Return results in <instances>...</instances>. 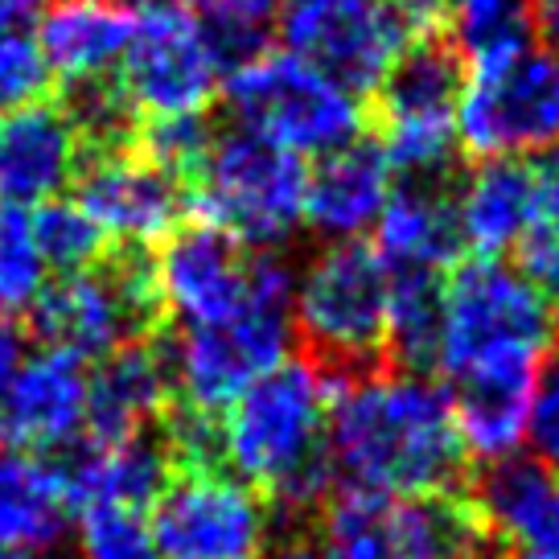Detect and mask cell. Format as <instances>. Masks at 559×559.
I'll return each instance as SVG.
<instances>
[{
	"label": "cell",
	"mask_w": 559,
	"mask_h": 559,
	"mask_svg": "<svg viewBox=\"0 0 559 559\" xmlns=\"http://www.w3.org/2000/svg\"><path fill=\"white\" fill-rule=\"evenodd\" d=\"M337 489L383 498L461 493L469 481V453L461 444L449 391L428 374L374 370L337 386L325 424Z\"/></svg>",
	"instance_id": "1"
},
{
	"label": "cell",
	"mask_w": 559,
	"mask_h": 559,
	"mask_svg": "<svg viewBox=\"0 0 559 559\" xmlns=\"http://www.w3.org/2000/svg\"><path fill=\"white\" fill-rule=\"evenodd\" d=\"M333 391L309 358H293L251 383L218 419L223 469L272 502L284 523L321 514L337 489L325 424Z\"/></svg>",
	"instance_id": "2"
},
{
	"label": "cell",
	"mask_w": 559,
	"mask_h": 559,
	"mask_svg": "<svg viewBox=\"0 0 559 559\" xmlns=\"http://www.w3.org/2000/svg\"><path fill=\"white\" fill-rule=\"evenodd\" d=\"M386 288L391 272L362 239L317 251L297 280L293 337L330 391L386 370Z\"/></svg>",
	"instance_id": "3"
},
{
	"label": "cell",
	"mask_w": 559,
	"mask_h": 559,
	"mask_svg": "<svg viewBox=\"0 0 559 559\" xmlns=\"http://www.w3.org/2000/svg\"><path fill=\"white\" fill-rule=\"evenodd\" d=\"M169 325L157 293L153 251L111 243L99 263L58 276L37 293L29 330L53 349H70L83 362L111 349L148 342Z\"/></svg>",
	"instance_id": "4"
},
{
	"label": "cell",
	"mask_w": 559,
	"mask_h": 559,
	"mask_svg": "<svg viewBox=\"0 0 559 559\" xmlns=\"http://www.w3.org/2000/svg\"><path fill=\"white\" fill-rule=\"evenodd\" d=\"M317 523L321 559H486L493 543L465 489L419 498L333 489Z\"/></svg>",
	"instance_id": "5"
},
{
	"label": "cell",
	"mask_w": 559,
	"mask_h": 559,
	"mask_svg": "<svg viewBox=\"0 0 559 559\" xmlns=\"http://www.w3.org/2000/svg\"><path fill=\"white\" fill-rule=\"evenodd\" d=\"M227 111L239 132L297 157H325L362 136V99L342 91L297 53H260L227 74Z\"/></svg>",
	"instance_id": "6"
},
{
	"label": "cell",
	"mask_w": 559,
	"mask_h": 559,
	"mask_svg": "<svg viewBox=\"0 0 559 559\" xmlns=\"http://www.w3.org/2000/svg\"><path fill=\"white\" fill-rule=\"evenodd\" d=\"M305 157L247 132H230L210 144L202 174L190 190V218L227 230L230 239L255 251H272L293 239L305 218Z\"/></svg>",
	"instance_id": "7"
},
{
	"label": "cell",
	"mask_w": 559,
	"mask_h": 559,
	"mask_svg": "<svg viewBox=\"0 0 559 559\" xmlns=\"http://www.w3.org/2000/svg\"><path fill=\"white\" fill-rule=\"evenodd\" d=\"M556 337V317L531 280L502 255H477L444 280L440 370L481 367L493 358H539Z\"/></svg>",
	"instance_id": "8"
},
{
	"label": "cell",
	"mask_w": 559,
	"mask_h": 559,
	"mask_svg": "<svg viewBox=\"0 0 559 559\" xmlns=\"http://www.w3.org/2000/svg\"><path fill=\"white\" fill-rule=\"evenodd\" d=\"M456 140L481 160L556 148L559 53L526 46L502 62L469 67L456 104Z\"/></svg>",
	"instance_id": "9"
},
{
	"label": "cell",
	"mask_w": 559,
	"mask_h": 559,
	"mask_svg": "<svg viewBox=\"0 0 559 559\" xmlns=\"http://www.w3.org/2000/svg\"><path fill=\"white\" fill-rule=\"evenodd\" d=\"M280 37L288 53L370 99L416 34L386 0H280Z\"/></svg>",
	"instance_id": "10"
},
{
	"label": "cell",
	"mask_w": 559,
	"mask_h": 559,
	"mask_svg": "<svg viewBox=\"0 0 559 559\" xmlns=\"http://www.w3.org/2000/svg\"><path fill=\"white\" fill-rule=\"evenodd\" d=\"M288 346H293V309H272L251 300L218 325L186 330L174 337L177 403L202 416H223L247 386L260 383L267 370L284 362Z\"/></svg>",
	"instance_id": "11"
},
{
	"label": "cell",
	"mask_w": 559,
	"mask_h": 559,
	"mask_svg": "<svg viewBox=\"0 0 559 559\" xmlns=\"http://www.w3.org/2000/svg\"><path fill=\"white\" fill-rule=\"evenodd\" d=\"M148 510L157 559H255L267 539V502L227 469H177Z\"/></svg>",
	"instance_id": "12"
},
{
	"label": "cell",
	"mask_w": 559,
	"mask_h": 559,
	"mask_svg": "<svg viewBox=\"0 0 559 559\" xmlns=\"http://www.w3.org/2000/svg\"><path fill=\"white\" fill-rule=\"evenodd\" d=\"M218 62L193 13L160 4L132 21V37L120 53L116 83L136 116H193L218 91Z\"/></svg>",
	"instance_id": "13"
},
{
	"label": "cell",
	"mask_w": 559,
	"mask_h": 559,
	"mask_svg": "<svg viewBox=\"0 0 559 559\" xmlns=\"http://www.w3.org/2000/svg\"><path fill=\"white\" fill-rule=\"evenodd\" d=\"M79 206L111 243L157 247L190 223V190L136 148L95 153L79 165Z\"/></svg>",
	"instance_id": "14"
},
{
	"label": "cell",
	"mask_w": 559,
	"mask_h": 559,
	"mask_svg": "<svg viewBox=\"0 0 559 559\" xmlns=\"http://www.w3.org/2000/svg\"><path fill=\"white\" fill-rule=\"evenodd\" d=\"M153 267L169 325H218L247 305L243 243L210 223H181L153 255Z\"/></svg>",
	"instance_id": "15"
},
{
	"label": "cell",
	"mask_w": 559,
	"mask_h": 559,
	"mask_svg": "<svg viewBox=\"0 0 559 559\" xmlns=\"http://www.w3.org/2000/svg\"><path fill=\"white\" fill-rule=\"evenodd\" d=\"M174 403V333L160 330L148 342H132L99 358V367L87 374L83 428L91 444H116L132 432L160 424Z\"/></svg>",
	"instance_id": "16"
},
{
	"label": "cell",
	"mask_w": 559,
	"mask_h": 559,
	"mask_svg": "<svg viewBox=\"0 0 559 559\" xmlns=\"http://www.w3.org/2000/svg\"><path fill=\"white\" fill-rule=\"evenodd\" d=\"M87 412V367L70 349L46 346L21 362L17 379L0 395V444L50 453L79 437Z\"/></svg>",
	"instance_id": "17"
},
{
	"label": "cell",
	"mask_w": 559,
	"mask_h": 559,
	"mask_svg": "<svg viewBox=\"0 0 559 559\" xmlns=\"http://www.w3.org/2000/svg\"><path fill=\"white\" fill-rule=\"evenodd\" d=\"M83 140L58 104L17 107L0 120V202L34 206L53 202L79 177Z\"/></svg>",
	"instance_id": "18"
},
{
	"label": "cell",
	"mask_w": 559,
	"mask_h": 559,
	"mask_svg": "<svg viewBox=\"0 0 559 559\" xmlns=\"http://www.w3.org/2000/svg\"><path fill=\"white\" fill-rule=\"evenodd\" d=\"M539 358H493L481 367L449 374L453 419L469 456L502 461L526 437V407Z\"/></svg>",
	"instance_id": "19"
},
{
	"label": "cell",
	"mask_w": 559,
	"mask_h": 559,
	"mask_svg": "<svg viewBox=\"0 0 559 559\" xmlns=\"http://www.w3.org/2000/svg\"><path fill=\"white\" fill-rule=\"evenodd\" d=\"M391 198V165L379 140H349L346 148H333L321 157L317 174H309L305 190V223L330 239L346 243L379 223Z\"/></svg>",
	"instance_id": "20"
},
{
	"label": "cell",
	"mask_w": 559,
	"mask_h": 559,
	"mask_svg": "<svg viewBox=\"0 0 559 559\" xmlns=\"http://www.w3.org/2000/svg\"><path fill=\"white\" fill-rule=\"evenodd\" d=\"M456 177H437V181H403L391 190L383 214H379V260L386 272L403 267H424L440 272L456 263L465 251L461 239V218H456Z\"/></svg>",
	"instance_id": "21"
},
{
	"label": "cell",
	"mask_w": 559,
	"mask_h": 559,
	"mask_svg": "<svg viewBox=\"0 0 559 559\" xmlns=\"http://www.w3.org/2000/svg\"><path fill=\"white\" fill-rule=\"evenodd\" d=\"M461 239L477 255H502L523 243L535 223V165L519 157L481 160L456 186Z\"/></svg>",
	"instance_id": "22"
},
{
	"label": "cell",
	"mask_w": 559,
	"mask_h": 559,
	"mask_svg": "<svg viewBox=\"0 0 559 559\" xmlns=\"http://www.w3.org/2000/svg\"><path fill=\"white\" fill-rule=\"evenodd\" d=\"M469 62L444 34H419L386 70L374 99V120H456Z\"/></svg>",
	"instance_id": "23"
},
{
	"label": "cell",
	"mask_w": 559,
	"mask_h": 559,
	"mask_svg": "<svg viewBox=\"0 0 559 559\" xmlns=\"http://www.w3.org/2000/svg\"><path fill=\"white\" fill-rule=\"evenodd\" d=\"M132 37V17L107 0H58L41 17L37 46L46 53L50 74L62 83H83L111 74Z\"/></svg>",
	"instance_id": "24"
},
{
	"label": "cell",
	"mask_w": 559,
	"mask_h": 559,
	"mask_svg": "<svg viewBox=\"0 0 559 559\" xmlns=\"http://www.w3.org/2000/svg\"><path fill=\"white\" fill-rule=\"evenodd\" d=\"M556 489L559 477L543 461L510 453L502 461H486L477 473H469L465 498H469L473 514L486 526L489 539L523 547L539 531Z\"/></svg>",
	"instance_id": "25"
},
{
	"label": "cell",
	"mask_w": 559,
	"mask_h": 559,
	"mask_svg": "<svg viewBox=\"0 0 559 559\" xmlns=\"http://www.w3.org/2000/svg\"><path fill=\"white\" fill-rule=\"evenodd\" d=\"M67 493L46 461L0 444V547L46 556L67 535Z\"/></svg>",
	"instance_id": "26"
},
{
	"label": "cell",
	"mask_w": 559,
	"mask_h": 559,
	"mask_svg": "<svg viewBox=\"0 0 559 559\" xmlns=\"http://www.w3.org/2000/svg\"><path fill=\"white\" fill-rule=\"evenodd\" d=\"M444 333V280L440 272L403 267L386 288V370L428 374L440 367Z\"/></svg>",
	"instance_id": "27"
},
{
	"label": "cell",
	"mask_w": 559,
	"mask_h": 559,
	"mask_svg": "<svg viewBox=\"0 0 559 559\" xmlns=\"http://www.w3.org/2000/svg\"><path fill=\"white\" fill-rule=\"evenodd\" d=\"M469 67L502 62L531 46L535 13L531 0H444V29Z\"/></svg>",
	"instance_id": "28"
},
{
	"label": "cell",
	"mask_w": 559,
	"mask_h": 559,
	"mask_svg": "<svg viewBox=\"0 0 559 559\" xmlns=\"http://www.w3.org/2000/svg\"><path fill=\"white\" fill-rule=\"evenodd\" d=\"M186 13L198 17L218 70L230 74L247 67L251 58L267 53L280 0H186Z\"/></svg>",
	"instance_id": "29"
},
{
	"label": "cell",
	"mask_w": 559,
	"mask_h": 559,
	"mask_svg": "<svg viewBox=\"0 0 559 559\" xmlns=\"http://www.w3.org/2000/svg\"><path fill=\"white\" fill-rule=\"evenodd\" d=\"M29 230L41 263L62 276L99 263L111 247V239L79 202H41L37 214H29Z\"/></svg>",
	"instance_id": "30"
},
{
	"label": "cell",
	"mask_w": 559,
	"mask_h": 559,
	"mask_svg": "<svg viewBox=\"0 0 559 559\" xmlns=\"http://www.w3.org/2000/svg\"><path fill=\"white\" fill-rule=\"evenodd\" d=\"M41 288H46V263L34 247L29 214L0 202V317L17 321L21 313H29Z\"/></svg>",
	"instance_id": "31"
},
{
	"label": "cell",
	"mask_w": 559,
	"mask_h": 559,
	"mask_svg": "<svg viewBox=\"0 0 559 559\" xmlns=\"http://www.w3.org/2000/svg\"><path fill=\"white\" fill-rule=\"evenodd\" d=\"M210 144H214V128L202 111L193 116H157V120H140L136 128V148L140 157H148L157 169L177 177L186 190H193V181L202 174Z\"/></svg>",
	"instance_id": "32"
},
{
	"label": "cell",
	"mask_w": 559,
	"mask_h": 559,
	"mask_svg": "<svg viewBox=\"0 0 559 559\" xmlns=\"http://www.w3.org/2000/svg\"><path fill=\"white\" fill-rule=\"evenodd\" d=\"M79 559H157L148 519L107 502L87 507L79 523Z\"/></svg>",
	"instance_id": "33"
},
{
	"label": "cell",
	"mask_w": 559,
	"mask_h": 559,
	"mask_svg": "<svg viewBox=\"0 0 559 559\" xmlns=\"http://www.w3.org/2000/svg\"><path fill=\"white\" fill-rule=\"evenodd\" d=\"M50 67L46 53L37 46V37L25 29H4L0 34V111H17V107L41 104L50 91Z\"/></svg>",
	"instance_id": "34"
},
{
	"label": "cell",
	"mask_w": 559,
	"mask_h": 559,
	"mask_svg": "<svg viewBox=\"0 0 559 559\" xmlns=\"http://www.w3.org/2000/svg\"><path fill=\"white\" fill-rule=\"evenodd\" d=\"M526 440L535 449V461L559 473V333L547 342L539 367H535L531 407H526Z\"/></svg>",
	"instance_id": "35"
},
{
	"label": "cell",
	"mask_w": 559,
	"mask_h": 559,
	"mask_svg": "<svg viewBox=\"0 0 559 559\" xmlns=\"http://www.w3.org/2000/svg\"><path fill=\"white\" fill-rule=\"evenodd\" d=\"M526 235H539L543 243L559 247V144L535 160V223Z\"/></svg>",
	"instance_id": "36"
},
{
	"label": "cell",
	"mask_w": 559,
	"mask_h": 559,
	"mask_svg": "<svg viewBox=\"0 0 559 559\" xmlns=\"http://www.w3.org/2000/svg\"><path fill=\"white\" fill-rule=\"evenodd\" d=\"M386 4L407 21V29L416 37L444 29V0H386Z\"/></svg>",
	"instance_id": "37"
},
{
	"label": "cell",
	"mask_w": 559,
	"mask_h": 559,
	"mask_svg": "<svg viewBox=\"0 0 559 559\" xmlns=\"http://www.w3.org/2000/svg\"><path fill=\"white\" fill-rule=\"evenodd\" d=\"M21 362H25V330H21L17 321L0 317V395L17 379Z\"/></svg>",
	"instance_id": "38"
},
{
	"label": "cell",
	"mask_w": 559,
	"mask_h": 559,
	"mask_svg": "<svg viewBox=\"0 0 559 559\" xmlns=\"http://www.w3.org/2000/svg\"><path fill=\"white\" fill-rule=\"evenodd\" d=\"M519 551H531V556H543V559H559V489H556V498H551V507H547V514H543L539 531H535Z\"/></svg>",
	"instance_id": "39"
},
{
	"label": "cell",
	"mask_w": 559,
	"mask_h": 559,
	"mask_svg": "<svg viewBox=\"0 0 559 559\" xmlns=\"http://www.w3.org/2000/svg\"><path fill=\"white\" fill-rule=\"evenodd\" d=\"M535 13V34L547 41V50L559 53V0H531Z\"/></svg>",
	"instance_id": "40"
},
{
	"label": "cell",
	"mask_w": 559,
	"mask_h": 559,
	"mask_svg": "<svg viewBox=\"0 0 559 559\" xmlns=\"http://www.w3.org/2000/svg\"><path fill=\"white\" fill-rule=\"evenodd\" d=\"M41 0H0V34L4 29H25L34 21Z\"/></svg>",
	"instance_id": "41"
},
{
	"label": "cell",
	"mask_w": 559,
	"mask_h": 559,
	"mask_svg": "<svg viewBox=\"0 0 559 559\" xmlns=\"http://www.w3.org/2000/svg\"><path fill=\"white\" fill-rule=\"evenodd\" d=\"M263 559H317V547H309V543H284L280 551H272V556Z\"/></svg>",
	"instance_id": "42"
},
{
	"label": "cell",
	"mask_w": 559,
	"mask_h": 559,
	"mask_svg": "<svg viewBox=\"0 0 559 559\" xmlns=\"http://www.w3.org/2000/svg\"><path fill=\"white\" fill-rule=\"evenodd\" d=\"M107 4H116V9H120V13H128V17H132V13H148V9H160V4H169V0H107Z\"/></svg>",
	"instance_id": "43"
},
{
	"label": "cell",
	"mask_w": 559,
	"mask_h": 559,
	"mask_svg": "<svg viewBox=\"0 0 559 559\" xmlns=\"http://www.w3.org/2000/svg\"><path fill=\"white\" fill-rule=\"evenodd\" d=\"M510 559H543V556H531V551H514Z\"/></svg>",
	"instance_id": "44"
},
{
	"label": "cell",
	"mask_w": 559,
	"mask_h": 559,
	"mask_svg": "<svg viewBox=\"0 0 559 559\" xmlns=\"http://www.w3.org/2000/svg\"><path fill=\"white\" fill-rule=\"evenodd\" d=\"M317 559H321V551H317Z\"/></svg>",
	"instance_id": "45"
}]
</instances>
